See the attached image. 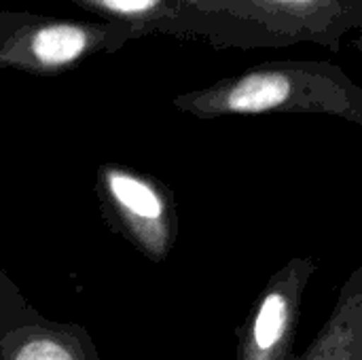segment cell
I'll return each mask as SVG.
<instances>
[{"mask_svg":"<svg viewBox=\"0 0 362 360\" xmlns=\"http://www.w3.org/2000/svg\"><path fill=\"white\" fill-rule=\"evenodd\" d=\"M176 104L197 117L325 115L362 127V87L325 59H278L252 66L212 87L180 95Z\"/></svg>","mask_w":362,"mask_h":360,"instance_id":"1","label":"cell"},{"mask_svg":"<svg viewBox=\"0 0 362 360\" xmlns=\"http://www.w3.org/2000/svg\"><path fill=\"white\" fill-rule=\"evenodd\" d=\"M204 15V40L216 49H282L320 45L341 51L362 28V0H193Z\"/></svg>","mask_w":362,"mask_h":360,"instance_id":"2","label":"cell"},{"mask_svg":"<svg viewBox=\"0 0 362 360\" xmlns=\"http://www.w3.org/2000/svg\"><path fill=\"white\" fill-rule=\"evenodd\" d=\"M134 34L115 21H78L32 11H0V68L53 74L89 55L121 49Z\"/></svg>","mask_w":362,"mask_h":360,"instance_id":"3","label":"cell"},{"mask_svg":"<svg viewBox=\"0 0 362 360\" xmlns=\"http://www.w3.org/2000/svg\"><path fill=\"white\" fill-rule=\"evenodd\" d=\"M318 272V259L291 257L257 297L240 329V360H295V337L303 297Z\"/></svg>","mask_w":362,"mask_h":360,"instance_id":"4","label":"cell"},{"mask_svg":"<svg viewBox=\"0 0 362 360\" xmlns=\"http://www.w3.org/2000/svg\"><path fill=\"white\" fill-rule=\"evenodd\" d=\"M76 6L121 23L134 38L165 34L176 38H202L204 15L187 0H70Z\"/></svg>","mask_w":362,"mask_h":360,"instance_id":"5","label":"cell"},{"mask_svg":"<svg viewBox=\"0 0 362 360\" xmlns=\"http://www.w3.org/2000/svg\"><path fill=\"white\" fill-rule=\"evenodd\" d=\"M295 360H362V265L346 278L331 316Z\"/></svg>","mask_w":362,"mask_h":360,"instance_id":"6","label":"cell"},{"mask_svg":"<svg viewBox=\"0 0 362 360\" xmlns=\"http://www.w3.org/2000/svg\"><path fill=\"white\" fill-rule=\"evenodd\" d=\"M110 189L115 193V197L127 206L134 214L144 216V219H157L161 214V202L155 195L153 189H148L146 185L123 176V174H112L110 176Z\"/></svg>","mask_w":362,"mask_h":360,"instance_id":"7","label":"cell"},{"mask_svg":"<svg viewBox=\"0 0 362 360\" xmlns=\"http://www.w3.org/2000/svg\"><path fill=\"white\" fill-rule=\"evenodd\" d=\"M15 360H72V356L55 342L38 339L25 344Z\"/></svg>","mask_w":362,"mask_h":360,"instance_id":"8","label":"cell"},{"mask_svg":"<svg viewBox=\"0 0 362 360\" xmlns=\"http://www.w3.org/2000/svg\"><path fill=\"white\" fill-rule=\"evenodd\" d=\"M354 47H356V49H358V51L362 53V30H361V34H358V36L354 38Z\"/></svg>","mask_w":362,"mask_h":360,"instance_id":"9","label":"cell"},{"mask_svg":"<svg viewBox=\"0 0 362 360\" xmlns=\"http://www.w3.org/2000/svg\"><path fill=\"white\" fill-rule=\"evenodd\" d=\"M187 2H189V4H193V0H187Z\"/></svg>","mask_w":362,"mask_h":360,"instance_id":"10","label":"cell"}]
</instances>
